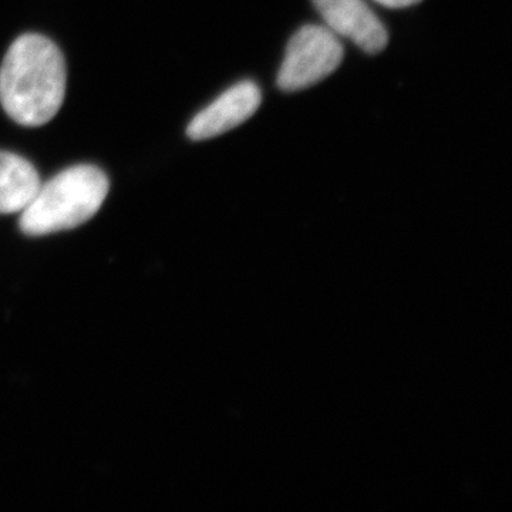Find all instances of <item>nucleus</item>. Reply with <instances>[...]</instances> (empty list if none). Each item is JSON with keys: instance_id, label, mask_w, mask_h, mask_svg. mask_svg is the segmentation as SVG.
<instances>
[{"instance_id": "obj_1", "label": "nucleus", "mask_w": 512, "mask_h": 512, "mask_svg": "<svg viewBox=\"0 0 512 512\" xmlns=\"http://www.w3.org/2000/svg\"><path fill=\"white\" fill-rule=\"evenodd\" d=\"M66 79V63L56 43L28 33L13 42L0 66V103L20 126H43L62 107Z\"/></svg>"}, {"instance_id": "obj_2", "label": "nucleus", "mask_w": 512, "mask_h": 512, "mask_svg": "<svg viewBox=\"0 0 512 512\" xmlns=\"http://www.w3.org/2000/svg\"><path fill=\"white\" fill-rule=\"evenodd\" d=\"M109 178L90 164L74 165L40 184L20 215L19 227L28 237L69 231L92 220L109 194Z\"/></svg>"}, {"instance_id": "obj_3", "label": "nucleus", "mask_w": 512, "mask_h": 512, "mask_svg": "<svg viewBox=\"0 0 512 512\" xmlns=\"http://www.w3.org/2000/svg\"><path fill=\"white\" fill-rule=\"evenodd\" d=\"M343 55L342 43L332 30L316 25L303 26L289 40L276 83L282 92H298L315 86L338 69Z\"/></svg>"}, {"instance_id": "obj_4", "label": "nucleus", "mask_w": 512, "mask_h": 512, "mask_svg": "<svg viewBox=\"0 0 512 512\" xmlns=\"http://www.w3.org/2000/svg\"><path fill=\"white\" fill-rule=\"evenodd\" d=\"M335 35L348 37L369 55L382 52L389 43L383 23L363 0H312Z\"/></svg>"}, {"instance_id": "obj_5", "label": "nucleus", "mask_w": 512, "mask_h": 512, "mask_svg": "<svg viewBox=\"0 0 512 512\" xmlns=\"http://www.w3.org/2000/svg\"><path fill=\"white\" fill-rule=\"evenodd\" d=\"M261 101L258 84L251 80L235 84L191 120L187 136L194 141L221 136L251 119L261 106Z\"/></svg>"}, {"instance_id": "obj_6", "label": "nucleus", "mask_w": 512, "mask_h": 512, "mask_svg": "<svg viewBox=\"0 0 512 512\" xmlns=\"http://www.w3.org/2000/svg\"><path fill=\"white\" fill-rule=\"evenodd\" d=\"M40 184L36 168L26 158L0 151V214L25 210Z\"/></svg>"}, {"instance_id": "obj_7", "label": "nucleus", "mask_w": 512, "mask_h": 512, "mask_svg": "<svg viewBox=\"0 0 512 512\" xmlns=\"http://www.w3.org/2000/svg\"><path fill=\"white\" fill-rule=\"evenodd\" d=\"M376 2L380 3V5L386 6V8L400 9L417 5L421 0H376Z\"/></svg>"}]
</instances>
